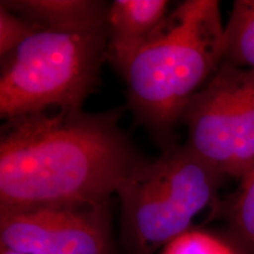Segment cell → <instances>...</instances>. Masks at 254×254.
Segmentation results:
<instances>
[{"label": "cell", "instance_id": "5", "mask_svg": "<svg viewBox=\"0 0 254 254\" xmlns=\"http://www.w3.org/2000/svg\"><path fill=\"white\" fill-rule=\"evenodd\" d=\"M186 144L226 177L254 164V68L222 63L184 111Z\"/></svg>", "mask_w": 254, "mask_h": 254}, {"label": "cell", "instance_id": "2", "mask_svg": "<svg viewBox=\"0 0 254 254\" xmlns=\"http://www.w3.org/2000/svg\"><path fill=\"white\" fill-rule=\"evenodd\" d=\"M224 55L219 1L186 0L151 36L112 64L125 80L134 118L166 145L186 106L220 67Z\"/></svg>", "mask_w": 254, "mask_h": 254}, {"label": "cell", "instance_id": "7", "mask_svg": "<svg viewBox=\"0 0 254 254\" xmlns=\"http://www.w3.org/2000/svg\"><path fill=\"white\" fill-rule=\"evenodd\" d=\"M166 0H114L107 14V60L111 63L131 51L164 21Z\"/></svg>", "mask_w": 254, "mask_h": 254}, {"label": "cell", "instance_id": "13", "mask_svg": "<svg viewBox=\"0 0 254 254\" xmlns=\"http://www.w3.org/2000/svg\"><path fill=\"white\" fill-rule=\"evenodd\" d=\"M0 254H24V253H19V252H15V251L4 249V247H0Z\"/></svg>", "mask_w": 254, "mask_h": 254}, {"label": "cell", "instance_id": "12", "mask_svg": "<svg viewBox=\"0 0 254 254\" xmlns=\"http://www.w3.org/2000/svg\"><path fill=\"white\" fill-rule=\"evenodd\" d=\"M43 26L27 20L0 5V56H8Z\"/></svg>", "mask_w": 254, "mask_h": 254}, {"label": "cell", "instance_id": "3", "mask_svg": "<svg viewBox=\"0 0 254 254\" xmlns=\"http://www.w3.org/2000/svg\"><path fill=\"white\" fill-rule=\"evenodd\" d=\"M226 178L187 144L171 145L155 160L141 161L117 192L127 252L154 254L192 231L201 212H215Z\"/></svg>", "mask_w": 254, "mask_h": 254}, {"label": "cell", "instance_id": "4", "mask_svg": "<svg viewBox=\"0 0 254 254\" xmlns=\"http://www.w3.org/2000/svg\"><path fill=\"white\" fill-rule=\"evenodd\" d=\"M106 27H43L1 58L0 116L4 120L49 109L81 110L97 90L107 60Z\"/></svg>", "mask_w": 254, "mask_h": 254}, {"label": "cell", "instance_id": "6", "mask_svg": "<svg viewBox=\"0 0 254 254\" xmlns=\"http://www.w3.org/2000/svg\"><path fill=\"white\" fill-rule=\"evenodd\" d=\"M0 247L24 254H116L109 204L0 212Z\"/></svg>", "mask_w": 254, "mask_h": 254}, {"label": "cell", "instance_id": "1", "mask_svg": "<svg viewBox=\"0 0 254 254\" xmlns=\"http://www.w3.org/2000/svg\"><path fill=\"white\" fill-rule=\"evenodd\" d=\"M120 113L58 110L5 120L0 212L109 204L141 163Z\"/></svg>", "mask_w": 254, "mask_h": 254}, {"label": "cell", "instance_id": "9", "mask_svg": "<svg viewBox=\"0 0 254 254\" xmlns=\"http://www.w3.org/2000/svg\"><path fill=\"white\" fill-rule=\"evenodd\" d=\"M214 213L226 221L227 243L238 254H254V164L236 192L220 202Z\"/></svg>", "mask_w": 254, "mask_h": 254}, {"label": "cell", "instance_id": "11", "mask_svg": "<svg viewBox=\"0 0 254 254\" xmlns=\"http://www.w3.org/2000/svg\"><path fill=\"white\" fill-rule=\"evenodd\" d=\"M163 254H238L227 240L201 231H190L165 247Z\"/></svg>", "mask_w": 254, "mask_h": 254}, {"label": "cell", "instance_id": "10", "mask_svg": "<svg viewBox=\"0 0 254 254\" xmlns=\"http://www.w3.org/2000/svg\"><path fill=\"white\" fill-rule=\"evenodd\" d=\"M254 68V0H237L225 24L224 62Z\"/></svg>", "mask_w": 254, "mask_h": 254}, {"label": "cell", "instance_id": "8", "mask_svg": "<svg viewBox=\"0 0 254 254\" xmlns=\"http://www.w3.org/2000/svg\"><path fill=\"white\" fill-rule=\"evenodd\" d=\"M0 5L40 26L59 30L106 27L110 7L98 0H1Z\"/></svg>", "mask_w": 254, "mask_h": 254}]
</instances>
